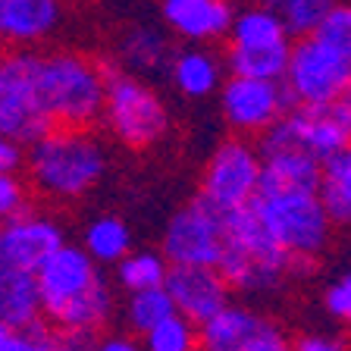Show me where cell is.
Masks as SVG:
<instances>
[{
	"mask_svg": "<svg viewBox=\"0 0 351 351\" xmlns=\"http://www.w3.org/2000/svg\"><path fill=\"white\" fill-rule=\"evenodd\" d=\"M167 289L176 314H182L191 323H204L223 304L232 301V289L217 267H169Z\"/></svg>",
	"mask_w": 351,
	"mask_h": 351,
	"instance_id": "obj_14",
	"label": "cell"
},
{
	"mask_svg": "<svg viewBox=\"0 0 351 351\" xmlns=\"http://www.w3.org/2000/svg\"><path fill=\"white\" fill-rule=\"evenodd\" d=\"M163 22L173 35L189 44H210L229 35L232 3L229 0H163Z\"/></svg>",
	"mask_w": 351,
	"mask_h": 351,
	"instance_id": "obj_15",
	"label": "cell"
},
{
	"mask_svg": "<svg viewBox=\"0 0 351 351\" xmlns=\"http://www.w3.org/2000/svg\"><path fill=\"white\" fill-rule=\"evenodd\" d=\"M169 263L160 251H129L117 263V282L125 295L145 292V289H160L167 282Z\"/></svg>",
	"mask_w": 351,
	"mask_h": 351,
	"instance_id": "obj_26",
	"label": "cell"
},
{
	"mask_svg": "<svg viewBox=\"0 0 351 351\" xmlns=\"http://www.w3.org/2000/svg\"><path fill=\"white\" fill-rule=\"evenodd\" d=\"M91 351H141V342L132 336H97Z\"/></svg>",
	"mask_w": 351,
	"mask_h": 351,
	"instance_id": "obj_38",
	"label": "cell"
},
{
	"mask_svg": "<svg viewBox=\"0 0 351 351\" xmlns=\"http://www.w3.org/2000/svg\"><path fill=\"white\" fill-rule=\"evenodd\" d=\"M169 75H173V85L185 97H207L213 91H219V85H223V60L217 57V51H210L204 44H191L182 51H173Z\"/></svg>",
	"mask_w": 351,
	"mask_h": 351,
	"instance_id": "obj_19",
	"label": "cell"
},
{
	"mask_svg": "<svg viewBox=\"0 0 351 351\" xmlns=\"http://www.w3.org/2000/svg\"><path fill=\"white\" fill-rule=\"evenodd\" d=\"M336 0H273V13L279 16L282 29L295 38L314 35V29L320 25V19L332 10Z\"/></svg>",
	"mask_w": 351,
	"mask_h": 351,
	"instance_id": "obj_28",
	"label": "cell"
},
{
	"mask_svg": "<svg viewBox=\"0 0 351 351\" xmlns=\"http://www.w3.org/2000/svg\"><path fill=\"white\" fill-rule=\"evenodd\" d=\"M289 51H292V44H273V47H229L223 66L229 69V75L282 82L285 66H289Z\"/></svg>",
	"mask_w": 351,
	"mask_h": 351,
	"instance_id": "obj_25",
	"label": "cell"
},
{
	"mask_svg": "<svg viewBox=\"0 0 351 351\" xmlns=\"http://www.w3.org/2000/svg\"><path fill=\"white\" fill-rule=\"evenodd\" d=\"M38 53L16 51L3 57L0 69V135L32 145L53 129L38 97Z\"/></svg>",
	"mask_w": 351,
	"mask_h": 351,
	"instance_id": "obj_8",
	"label": "cell"
},
{
	"mask_svg": "<svg viewBox=\"0 0 351 351\" xmlns=\"http://www.w3.org/2000/svg\"><path fill=\"white\" fill-rule=\"evenodd\" d=\"M317 195L332 226H351V141L320 163Z\"/></svg>",
	"mask_w": 351,
	"mask_h": 351,
	"instance_id": "obj_20",
	"label": "cell"
},
{
	"mask_svg": "<svg viewBox=\"0 0 351 351\" xmlns=\"http://www.w3.org/2000/svg\"><path fill=\"white\" fill-rule=\"evenodd\" d=\"M173 47L169 38L154 25H132L119 38V66L129 73H157L163 66H169Z\"/></svg>",
	"mask_w": 351,
	"mask_h": 351,
	"instance_id": "obj_21",
	"label": "cell"
},
{
	"mask_svg": "<svg viewBox=\"0 0 351 351\" xmlns=\"http://www.w3.org/2000/svg\"><path fill=\"white\" fill-rule=\"evenodd\" d=\"M314 38L323 41L329 51H336L345 63H351V3H332L320 25L314 29Z\"/></svg>",
	"mask_w": 351,
	"mask_h": 351,
	"instance_id": "obj_30",
	"label": "cell"
},
{
	"mask_svg": "<svg viewBox=\"0 0 351 351\" xmlns=\"http://www.w3.org/2000/svg\"><path fill=\"white\" fill-rule=\"evenodd\" d=\"M351 141L348 129L336 117L332 107H292L261 135L257 151H295L311 154L314 160H329Z\"/></svg>",
	"mask_w": 351,
	"mask_h": 351,
	"instance_id": "obj_11",
	"label": "cell"
},
{
	"mask_svg": "<svg viewBox=\"0 0 351 351\" xmlns=\"http://www.w3.org/2000/svg\"><path fill=\"white\" fill-rule=\"evenodd\" d=\"M351 82V63L329 51L314 35L298 38L289 51L282 88L292 107H332Z\"/></svg>",
	"mask_w": 351,
	"mask_h": 351,
	"instance_id": "obj_7",
	"label": "cell"
},
{
	"mask_svg": "<svg viewBox=\"0 0 351 351\" xmlns=\"http://www.w3.org/2000/svg\"><path fill=\"white\" fill-rule=\"evenodd\" d=\"M323 307L329 317H336L339 323L351 329V273H342L336 282L326 285L323 292Z\"/></svg>",
	"mask_w": 351,
	"mask_h": 351,
	"instance_id": "obj_32",
	"label": "cell"
},
{
	"mask_svg": "<svg viewBox=\"0 0 351 351\" xmlns=\"http://www.w3.org/2000/svg\"><path fill=\"white\" fill-rule=\"evenodd\" d=\"M254 207L279 248L295 261V273L311 267L329 245V223L317 191H261Z\"/></svg>",
	"mask_w": 351,
	"mask_h": 351,
	"instance_id": "obj_6",
	"label": "cell"
},
{
	"mask_svg": "<svg viewBox=\"0 0 351 351\" xmlns=\"http://www.w3.org/2000/svg\"><path fill=\"white\" fill-rule=\"evenodd\" d=\"M53 339V329H44L41 323H32V326L22 329H10V336L3 339L0 351H47Z\"/></svg>",
	"mask_w": 351,
	"mask_h": 351,
	"instance_id": "obj_33",
	"label": "cell"
},
{
	"mask_svg": "<svg viewBox=\"0 0 351 351\" xmlns=\"http://www.w3.org/2000/svg\"><path fill=\"white\" fill-rule=\"evenodd\" d=\"M241 351H292V339L285 336V329L276 326V323L263 320V326L257 329L251 342L245 345Z\"/></svg>",
	"mask_w": 351,
	"mask_h": 351,
	"instance_id": "obj_34",
	"label": "cell"
},
{
	"mask_svg": "<svg viewBox=\"0 0 351 351\" xmlns=\"http://www.w3.org/2000/svg\"><path fill=\"white\" fill-rule=\"evenodd\" d=\"M257 185H261V151L254 141L235 135L217 145V151L210 154L197 197H204L219 213H229L254 201Z\"/></svg>",
	"mask_w": 351,
	"mask_h": 351,
	"instance_id": "obj_9",
	"label": "cell"
},
{
	"mask_svg": "<svg viewBox=\"0 0 351 351\" xmlns=\"http://www.w3.org/2000/svg\"><path fill=\"white\" fill-rule=\"evenodd\" d=\"M63 19L60 0H0V44L29 47L53 35Z\"/></svg>",
	"mask_w": 351,
	"mask_h": 351,
	"instance_id": "obj_16",
	"label": "cell"
},
{
	"mask_svg": "<svg viewBox=\"0 0 351 351\" xmlns=\"http://www.w3.org/2000/svg\"><path fill=\"white\" fill-rule=\"evenodd\" d=\"M104 69V125L119 145L132 151L154 147L169 129V110L163 97L135 73L123 69L119 63L101 60Z\"/></svg>",
	"mask_w": 351,
	"mask_h": 351,
	"instance_id": "obj_5",
	"label": "cell"
},
{
	"mask_svg": "<svg viewBox=\"0 0 351 351\" xmlns=\"http://www.w3.org/2000/svg\"><path fill=\"white\" fill-rule=\"evenodd\" d=\"M176 314L173 301H169L167 289H145V292H132L125 298V326L135 332V336H145L147 329H154L157 323H163L167 317Z\"/></svg>",
	"mask_w": 351,
	"mask_h": 351,
	"instance_id": "obj_27",
	"label": "cell"
},
{
	"mask_svg": "<svg viewBox=\"0 0 351 351\" xmlns=\"http://www.w3.org/2000/svg\"><path fill=\"white\" fill-rule=\"evenodd\" d=\"M38 97L51 119L63 129H91L104 113L101 60L79 51H53L38 60Z\"/></svg>",
	"mask_w": 351,
	"mask_h": 351,
	"instance_id": "obj_4",
	"label": "cell"
},
{
	"mask_svg": "<svg viewBox=\"0 0 351 351\" xmlns=\"http://www.w3.org/2000/svg\"><path fill=\"white\" fill-rule=\"evenodd\" d=\"M3 57H7V53H3V51H0V69H3Z\"/></svg>",
	"mask_w": 351,
	"mask_h": 351,
	"instance_id": "obj_41",
	"label": "cell"
},
{
	"mask_svg": "<svg viewBox=\"0 0 351 351\" xmlns=\"http://www.w3.org/2000/svg\"><path fill=\"white\" fill-rule=\"evenodd\" d=\"M82 248L97 267H117L125 254L132 251V232L119 217L113 213H104V217H95L82 232Z\"/></svg>",
	"mask_w": 351,
	"mask_h": 351,
	"instance_id": "obj_23",
	"label": "cell"
},
{
	"mask_svg": "<svg viewBox=\"0 0 351 351\" xmlns=\"http://www.w3.org/2000/svg\"><path fill=\"white\" fill-rule=\"evenodd\" d=\"M97 336H85V332H53L47 351H91Z\"/></svg>",
	"mask_w": 351,
	"mask_h": 351,
	"instance_id": "obj_37",
	"label": "cell"
},
{
	"mask_svg": "<svg viewBox=\"0 0 351 351\" xmlns=\"http://www.w3.org/2000/svg\"><path fill=\"white\" fill-rule=\"evenodd\" d=\"M267 317L245 304H223L213 317L197 323V351H241Z\"/></svg>",
	"mask_w": 351,
	"mask_h": 351,
	"instance_id": "obj_17",
	"label": "cell"
},
{
	"mask_svg": "<svg viewBox=\"0 0 351 351\" xmlns=\"http://www.w3.org/2000/svg\"><path fill=\"white\" fill-rule=\"evenodd\" d=\"M219 110L235 135L251 138V135H263L285 110H292V101L285 95L282 82L229 75L219 85Z\"/></svg>",
	"mask_w": 351,
	"mask_h": 351,
	"instance_id": "obj_12",
	"label": "cell"
},
{
	"mask_svg": "<svg viewBox=\"0 0 351 351\" xmlns=\"http://www.w3.org/2000/svg\"><path fill=\"white\" fill-rule=\"evenodd\" d=\"M41 320L53 332L97 336L113 317V289L82 245L63 241L35 273Z\"/></svg>",
	"mask_w": 351,
	"mask_h": 351,
	"instance_id": "obj_1",
	"label": "cell"
},
{
	"mask_svg": "<svg viewBox=\"0 0 351 351\" xmlns=\"http://www.w3.org/2000/svg\"><path fill=\"white\" fill-rule=\"evenodd\" d=\"M25 169V145L10 135H0V176Z\"/></svg>",
	"mask_w": 351,
	"mask_h": 351,
	"instance_id": "obj_35",
	"label": "cell"
},
{
	"mask_svg": "<svg viewBox=\"0 0 351 351\" xmlns=\"http://www.w3.org/2000/svg\"><path fill=\"white\" fill-rule=\"evenodd\" d=\"M107 151L88 129L53 125L25 145V173L44 197L75 201L104 179Z\"/></svg>",
	"mask_w": 351,
	"mask_h": 351,
	"instance_id": "obj_2",
	"label": "cell"
},
{
	"mask_svg": "<svg viewBox=\"0 0 351 351\" xmlns=\"http://www.w3.org/2000/svg\"><path fill=\"white\" fill-rule=\"evenodd\" d=\"M10 336V326H7V323H0V345H3V339H7Z\"/></svg>",
	"mask_w": 351,
	"mask_h": 351,
	"instance_id": "obj_40",
	"label": "cell"
},
{
	"mask_svg": "<svg viewBox=\"0 0 351 351\" xmlns=\"http://www.w3.org/2000/svg\"><path fill=\"white\" fill-rule=\"evenodd\" d=\"M0 323L10 329L41 323V301L32 273L0 270Z\"/></svg>",
	"mask_w": 351,
	"mask_h": 351,
	"instance_id": "obj_22",
	"label": "cell"
},
{
	"mask_svg": "<svg viewBox=\"0 0 351 351\" xmlns=\"http://www.w3.org/2000/svg\"><path fill=\"white\" fill-rule=\"evenodd\" d=\"M223 217L204 197H191L163 229L160 254L169 267H217L223 251Z\"/></svg>",
	"mask_w": 351,
	"mask_h": 351,
	"instance_id": "obj_10",
	"label": "cell"
},
{
	"mask_svg": "<svg viewBox=\"0 0 351 351\" xmlns=\"http://www.w3.org/2000/svg\"><path fill=\"white\" fill-rule=\"evenodd\" d=\"M217 270L229 282V289H241V292L276 289L289 273H295V261L279 248V241L257 213L254 201L223 217V251H219Z\"/></svg>",
	"mask_w": 351,
	"mask_h": 351,
	"instance_id": "obj_3",
	"label": "cell"
},
{
	"mask_svg": "<svg viewBox=\"0 0 351 351\" xmlns=\"http://www.w3.org/2000/svg\"><path fill=\"white\" fill-rule=\"evenodd\" d=\"M292 351H351L348 342L339 336H323V332H307L292 342Z\"/></svg>",
	"mask_w": 351,
	"mask_h": 351,
	"instance_id": "obj_36",
	"label": "cell"
},
{
	"mask_svg": "<svg viewBox=\"0 0 351 351\" xmlns=\"http://www.w3.org/2000/svg\"><path fill=\"white\" fill-rule=\"evenodd\" d=\"M141 351H197V323L182 314L167 317L141 336Z\"/></svg>",
	"mask_w": 351,
	"mask_h": 351,
	"instance_id": "obj_29",
	"label": "cell"
},
{
	"mask_svg": "<svg viewBox=\"0 0 351 351\" xmlns=\"http://www.w3.org/2000/svg\"><path fill=\"white\" fill-rule=\"evenodd\" d=\"M63 241L66 232L57 219L29 207L19 217L0 223V270L35 273Z\"/></svg>",
	"mask_w": 351,
	"mask_h": 351,
	"instance_id": "obj_13",
	"label": "cell"
},
{
	"mask_svg": "<svg viewBox=\"0 0 351 351\" xmlns=\"http://www.w3.org/2000/svg\"><path fill=\"white\" fill-rule=\"evenodd\" d=\"M229 47H273V44H289V32L273 10L248 7L232 13L229 25Z\"/></svg>",
	"mask_w": 351,
	"mask_h": 351,
	"instance_id": "obj_24",
	"label": "cell"
},
{
	"mask_svg": "<svg viewBox=\"0 0 351 351\" xmlns=\"http://www.w3.org/2000/svg\"><path fill=\"white\" fill-rule=\"evenodd\" d=\"M320 185V160L311 154L285 147V151L261 154V191H317Z\"/></svg>",
	"mask_w": 351,
	"mask_h": 351,
	"instance_id": "obj_18",
	"label": "cell"
},
{
	"mask_svg": "<svg viewBox=\"0 0 351 351\" xmlns=\"http://www.w3.org/2000/svg\"><path fill=\"white\" fill-rule=\"evenodd\" d=\"M29 210V182L22 173H3L0 176V223L19 217Z\"/></svg>",
	"mask_w": 351,
	"mask_h": 351,
	"instance_id": "obj_31",
	"label": "cell"
},
{
	"mask_svg": "<svg viewBox=\"0 0 351 351\" xmlns=\"http://www.w3.org/2000/svg\"><path fill=\"white\" fill-rule=\"evenodd\" d=\"M332 110H336V117L342 119V125L348 129V135H351V82L345 85V91L339 95V101L332 104Z\"/></svg>",
	"mask_w": 351,
	"mask_h": 351,
	"instance_id": "obj_39",
	"label": "cell"
}]
</instances>
